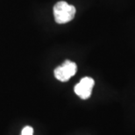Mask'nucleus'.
I'll use <instances>...</instances> for the list:
<instances>
[{
	"label": "nucleus",
	"instance_id": "obj_1",
	"mask_svg": "<svg viewBox=\"0 0 135 135\" xmlns=\"http://www.w3.org/2000/svg\"><path fill=\"white\" fill-rule=\"evenodd\" d=\"M75 15V8L65 1L56 3L54 6V16L58 24H65L71 21Z\"/></svg>",
	"mask_w": 135,
	"mask_h": 135
},
{
	"label": "nucleus",
	"instance_id": "obj_2",
	"mask_svg": "<svg viewBox=\"0 0 135 135\" xmlns=\"http://www.w3.org/2000/svg\"><path fill=\"white\" fill-rule=\"evenodd\" d=\"M77 66L75 62L67 60L55 69V76L61 82H67L76 73Z\"/></svg>",
	"mask_w": 135,
	"mask_h": 135
},
{
	"label": "nucleus",
	"instance_id": "obj_3",
	"mask_svg": "<svg viewBox=\"0 0 135 135\" xmlns=\"http://www.w3.org/2000/svg\"><path fill=\"white\" fill-rule=\"evenodd\" d=\"M95 82L91 77H83L75 86V93L82 99H87L90 97Z\"/></svg>",
	"mask_w": 135,
	"mask_h": 135
},
{
	"label": "nucleus",
	"instance_id": "obj_4",
	"mask_svg": "<svg viewBox=\"0 0 135 135\" xmlns=\"http://www.w3.org/2000/svg\"><path fill=\"white\" fill-rule=\"evenodd\" d=\"M21 135H33V129L31 126H25L21 132Z\"/></svg>",
	"mask_w": 135,
	"mask_h": 135
}]
</instances>
